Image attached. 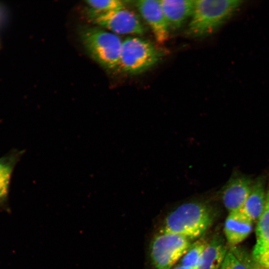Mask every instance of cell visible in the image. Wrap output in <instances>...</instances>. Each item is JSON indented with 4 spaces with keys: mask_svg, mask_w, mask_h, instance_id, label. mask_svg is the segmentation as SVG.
<instances>
[{
    "mask_svg": "<svg viewBox=\"0 0 269 269\" xmlns=\"http://www.w3.org/2000/svg\"><path fill=\"white\" fill-rule=\"evenodd\" d=\"M212 207L204 201H192L178 206L165 218L160 232L175 234L195 240L211 225Z\"/></svg>",
    "mask_w": 269,
    "mask_h": 269,
    "instance_id": "cell-1",
    "label": "cell"
},
{
    "mask_svg": "<svg viewBox=\"0 0 269 269\" xmlns=\"http://www.w3.org/2000/svg\"><path fill=\"white\" fill-rule=\"evenodd\" d=\"M242 2L239 0H195L186 34L199 37L213 33L236 12Z\"/></svg>",
    "mask_w": 269,
    "mask_h": 269,
    "instance_id": "cell-2",
    "label": "cell"
},
{
    "mask_svg": "<svg viewBox=\"0 0 269 269\" xmlns=\"http://www.w3.org/2000/svg\"><path fill=\"white\" fill-rule=\"evenodd\" d=\"M79 35L95 61L107 69L117 68L123 43L117 34L98 26H85L80 28Z\"/></svg>",
    "mask_w": 269,
    "mask_h": 269,
    "instance_id": "cell-3",
    "label": "cell"
},
{
    "mask_svg": "<svg viewBox=\"0 0 269 269\" xmlns=\"http://www.w3.org/2000/svg\"><path fill=\"white\" fill-rule=\"evenodd\" d=\"M161 54L148 41L137 37H129L123 41L117 68L128 73L143 72L156 64Z\"/></svg>",
    "mask_w": 269,
    "mask_h": 269,
    "instance_id": "cell-4",
    "label": "cell"
},
{
    "mask_svg": "<svg viewBox=\"0 0 269 269\" xmlns=\"http://www.w3.org/2000/svg\"><path fill=\"white\" fill-rule=\"evenodd\" d=\"M192 242L193 240L182 236L159 232L150 246V258L154 269H171Z\"/></svg>",
    "mask_w": 269,
    "mask_h": 269,
    "instance_id": "cell-5",
    "label": "cell"
},
{
    "mask_svg": "<svg viewBox=\"0 0 269 269\" xmlns=\"http://www.w3.org/2000/svg\"><path fill=\"white\" fill-rule=\"evenodd\" d=\"M88 19L92 23L115 34L141 35L145 29L136 15L125 7L106 12L90 9Z\"/></svg>",
    "mask_w": 269,
    "mask_h": 269,
    "instance_id": "cell-6",
    "label": "cell"
},
{
    "mask_svg": "<svg viewBox=\"0 0 269 269\" xmlns=\"http://www.w3.org/2000/svg\"><path fill=\"white\" fill-rule=\"evenodd\" d=\"M136 5L149 25L156 40L163 43L167 40L170 30L159 0H138Z\"/></svg>",
    "mask_w": 269,
    "mask_h": 269,
    "instance_id": "cell-7",
    "label": "cell"
},
{
    "mask_svg": "<svg viewBox=\"0 0 269 269\" xmlns=\"http://www.w3.org/2000/svg\"><path fill=\"white\" fill-rule=\"evenodd\" d=\"M256 232L253 258L261 266L269 269V185L266 191L265 208L257 221Z\"/></svg>",
    "mask_w": 269,
    "mask_h": 269,
    "instance_id": "cell-8",
    "label": "cell"
},
{
    "mask_svg": "<svg viewBox=\"0 0 269 269\" xmlns=\"http://www.w3.org/2000/svg\"><path fill=\"white\" fill-rule=\"evenodd\" d=\"M253 182L249 178L237 176L231 179L222 193L223 204L229 213L239 210L250 194Z\"/></svg>",
    "mask_w": 269,
    "mask_h": 269,
    "instance_id": "cell-9",
    "label": "cell"
},
{
    "mask_svg": "<svg viewBox=\"0 0 269 269\" xmlns=\"http://www.w3.org/2000/svg\"><path fill=\"white\" fill-rule=\"evenodd\" d=\"M25 152L16 148L0 157V209H8L10 183L14 169Z\"/></svg>",
    "mask_w": 269,
    "mask_h": 269,
    "instance_id": "cell-10",
    "label": "cell"
},
{
    "mask_svg": "<svg viewBox=\"0 0 269 269\" xmlns=\"http://www.w3.org/2000/svg\"><path fill=\"white\" fill-rule=\"evenodd\" d=\"M169 30L182 27L191 17L194 0H159Z\"/></svg>",
    "mask_w": 269,
    "mask_h": 269,
    "instance_id": "cell-11",
    "label": "cell"
},
{
    "mask_svg": "<svg viewBox=\"0 0 269 269\" xmlns=\"http://www.w3.org/2000/svg\"><path fill=\"white\" fill-rule=\"evenodd\" d=\"M253 223L239 210L229 213L225 222L224 232L231 246H236L249 235Z\"/></svg>",
    "mask_w": 269,
    "mask_h": 269,
    "instance_id": "cell-12",
    "label": "cell"
},
{
    "mask_svg": "<svg viewBox=\"0 0 269 269\" xmlns=\"http://www.w3.org/2000/svg\"><path fill=\"white\" fill-rule=\"evenodd\" d=\"M228 250L221 237H214L208 242L195 269H219Z\"/></svg>",
    "mask_w": 269,
    "mask_h": 269,
    "instance_id": "cell-13",
    "label": "cell"
},
{
    "mask_svg": "<svg viewBox=\"0 0 269 269\" xmlns=\"http://www.w3.org/2000/svg\"><path fill=\"white\" fill-rule=\"evenodd\" d=\"M266 191L263 179L253 182L250 195L239 211L253 222H257L265 206Z\"/></svg>",
    "mask_w": 269,
    "mask_h": 269,
    "instance_id": "cell-14",
    "label": "cell"
},
{
    "mask_svg": "<svg viewBox=\"0 0 269 269\" xmlns=\"http://www.w3.org/2000/svg\"><path fill=\"white\" fill-rule=\"evenodd\" d=\"M253 259L245 251L231 246L219 269H250Z\"/></svg>",
    "mask_w": 269,
    "mask_h": 269,
    "instance_id": "cell-15",
    "label": "cell"
},
{
    "mask_svg": "<svg viewBox=\"0 0 269 269\" xmlns=\"http://www.w3.org/2000/svg\"><path fill=\"white\" fill-rule=\"evenodd\" d=\"M208 242L205 239L200 238L193 241L179 260V265L195 268Z\"/></svg>",
    "mask_w": 269,
    "mask_h": 269,
    "instance_id": "cell-16",
    "label": "cell"
},
{
    "mask_svg": "<svg viewBox=\"0 0 269 269\" xmlns=\"http://www.w3.org/2000/svg\"><path fill=\"white\" fill-rule=\"evenodd\" d=\"M86 2L91 10L98 12H106L125 7L123 2L119 0H88Z\"/></svg>",
    "mask_w": 269,
    "mask_h": 269,
    "instance_id": "cell-17",
    "label": "cell"
},
{
    "mask_svg": "<svg viewBox=\"0 0 269 269\" xmlns=\"http://www.w3.org/2000/svg\"><path fill=\"white\" fill-rule=\"evenodd\" d=\"M250 269H266L261 266L257 263H256L254 260L253 261H252V264H251Z\"/></svg>",
    "mask_w": 269,
    "mask_h": 269,
    "instance_id": "cell-18",
    "label": "cell"
},
{
    "mask_svg": "<svg viewBox=\"0 0 269 269\" xmlns=\"http://www.w3.org/2000/svg\"><path fill=\"white\" fill-rule=\"evenodd\" d=\"M171 269H196L178 265V266H176L175 267L173 268H171Z\"/></svg>",
    "mask_w": 269,
    "mask_h": 269,
    "instance_id": "cell-19",
    "label": "cell"
}]
</instances>
